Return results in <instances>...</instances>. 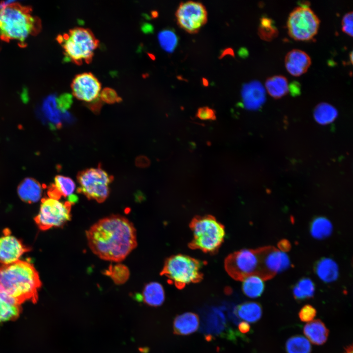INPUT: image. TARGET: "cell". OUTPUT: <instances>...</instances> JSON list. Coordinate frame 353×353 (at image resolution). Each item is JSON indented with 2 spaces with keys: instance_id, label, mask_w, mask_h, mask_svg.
Instances as JSON below:
<instances>
[{
  "instance_id": "15",
  "label": "cell",
  "mask_w": 353,
  "mask_h": 353,
  "mask_svg": "<svg viewBox=\"0 0 353 353\" xmlns=\"http://www.w3.org/2000/svg\"><path fill=\"white\" fill-rule=\"evenodd\" d=\"M241 95L244 106L249 110L259 109L266 100L265 90L257 80L244 84Z\"/></svg>"
},
{
  "instance_id": "32",
  "label": "cell",
  "mask_w": 353,
  "mask_h": 353,
  "mask_svg": "<svg viewBox=\"0 0 353 353\" xmlns=\"http://www.w3.org/2000/svg\"><path fill=\"white\" fill-rule=\"evenodd\" d=\"M286 350L287 353H310L311 346L305 337L295 335L287 341Z\"/></svg>"
},
{
  "instance_id": "16",
  "label": "cell",
  "mask_w": 353,
  "mask_h": 353,
  "mask_svg": "<svg viewBox=\"0 0 353 353\" xmlns=\"http://www.w3.org/2000/svg\"><path fill=\"white\" fill-rule=\"evenodd\" d=\"M261 267L270 274L280 273L290 266V260L287 254L281 250L272 249L263 255L261 254Z\"/></svg>"
},
{
  "instance_id": "30",
  "label": "cell",
  "mask_w": 353,
  "mask_h": 353,
  "mask_svg": "<svg viewBox=\"0 0 353 353\" xmlns=\"http://www.w3.org/2000/svg\"><path fill=\"white\" fill-rule=\"evenodd\" d=\"M338 115L336 109L327 102H321L315 108L314 117L319 124L327 125L332 122Z\"/></svg>"
},
{
  "instance_id": "36",
  "label": "cell",
  "mask_w": 353,
  "mask_h": 353,
  "mask_svg": "<svg viewBox=\"0 0 353 353\" xmlns=\"http://www.w3.org/2000/svg\"><path fill=\"white\" fill-rule=\"evenodd\" d=\"M316 310L312 305L306 304L303 306L299 312L300 319L304 322H311L316 316Z\"/></svg>"
},
{
  "instance_id": "21",
  "label": "cell",
  "mask_w": 353,
  "mask_h": 353,
  "mask_svg": "<svg viewBox=\"0 0 353 353\" xmlns=\"http://www.w3.org/2000/svg\"><path fill=\"white\" fill-rule=\"evenodd\" d=\"M303 333L312 343L321 345L327 341L329 331L322 321L316 319L305 325Z\"/></svg>"
},
{
  "instance_id": "39",
  "label": "cell",
  "mask_w": 353,
  "mask_h": 353,
  "mask_svg": "<svg viewBox=\"0 0 353 353\" xmlns=\"http://www.w3.org/2000/svg\"><path fill=\"white\" fill-rule=\"evenodd\" d=\"M342 30L347 34L353 36V12H349L343 16L342 20Z\"/></svg>"
},
{
  "instance_id": "8",
  "label": "cell",
  "mask_w": 353,
  "mask_h": 353,
  "mask_svg": "<svg viewBox=\"0 0 353 353\" xmlns=\"http://www.w3.org/2000/svg\"><path fill=\"white\" fill-rule=\"evenodd\" d=\"M319 25L318 17L306 4L295 8L287 22L289 35L297 40L311 39L317 33Z\"/></svg>"
},
{
  "instance_id": "40",
  "label": "cell",
  "mask_w": 353,
  "mask_h": 353,
  "mask_svg": "<svg viewBox=\"0 0 353 353\" xmlns=\"http://www.w3.org/2000/svg\"><path fill=\"white\" fill-rule=\"evenodd\" d=\"M57 101L59 109L64 112L70 107L72 103V96L69 93L62 94L57 97Z\"/></svg>"
},
{
  "instance_id": "34",
  "label": "cell",
  "mask_w": 353,
  "mask_h": 353,
  "mask_svg": "<svg viewBox=\"0 0 353 353\" xmlns=\"http://www.w3.org/2000/svg\"><path fill=\"white\" fill-rule=\"evenodd\" d=\"M158 39L161 47L166 51H173L176 46L177 37L174 31L164 29L158 33Z\"/></svg>"
},
{
  "instance_id": "7",
  "label": "cell",
  "mask_w": 353,
  "mask_h": 353,
  "mask_svg": "<svg viewBox=\"0 0 353 353\" xmlns=\"http://www.w3.org/2000/svg\"><path fill=\"white\" fill-rule=\"evenodd\" d=\"M112 179L101 168H90L79 173L78 189L88 199L103 202L109 196V185Z\"/></svg>"
},
{
  "instance_id": "17",
  "label": "cell",
  "mask_w": 353,
  "mask_h": 353,
  "mask_svg": "<svg viewBox=\"0 0 353 353\" xmlns=\"http://www.w3.org/2000/svg\"><path fill=\"white\" fill-rule=\"evenodd\" d=\"M284 61L287 70L294 76H299L304 73L311 64L309 55L299 49L290 50L286 54Z\"/></svg>"
},
{
  "instance_id": "42",
  "label": "cell",
  "mask_w": 353,
  "mask_h": 353,
  "mask_svg": "<svg viewBox=\"0 0 353 353\" xmlns=\"http://www.w3.org/2000/svg\"><path fill=\"white\" fill-rule=\"evenodd\" d=\"M142 29L145 32L148 33L152 31L153 26L149 23H146L143 25Z\"/></svg>"
},
{
  "instance_id": "35",
  "label": "cell",
  "mask_w": 353,
  "mask_h": 353,
  "mask_svg": "<svg viewBox=\"0 0 353 353\" xmlns=\"http://www.w3.org/2000/svg\"><path fill=\"white\" fill-rule=\"evenodd\" d=\"M258 33L262 39L271 40L277 35L278 31L271 19L263 17L260 20Z\"/></svg>"
},
{
  "instance_id": "14",
  "label": "cell",
  "mask_w": 353,
  "mask_h": 353,
  "mask_svg": "<svg viewBox=\"0 0 353 353\" xmlns=\"http://www.w3.org/2000/svg\"><path fill=\"white\" fill-rule=\"evenodd\" d=\"M201 331L206 334L207 339L212 335L222 333L227 327L223 307H209L201 311Z\"/></svg>"
},
{
  "instance_id": "20",
  "label": "cell",
  "mask_w": 353,
  "mask_h": 353,
  "mask_svg": "<svg viewBox=\"0 0 353 353\" xmlns=\"http://www.w3.org/2000/svg\"><path fill=\"white\" fill-rule=\"evenodd\" d=\"M315 271L322 281L330 283L335 281L339 276V268L336 262L330 258H323L315 266Z\"/></svg>"
},
{
  "instance_id": "4",
  "label": "cell",
  "mask_w": 353,
  "mask_h": 353,
  "mask_svg": "<svg viewBox=\"0 0 353 353\" xmlns=\"http://www.w3.org/2000/svg\"><path fill=\"white\" fill-rule=\"evenodd\" d=\"M193 238L189 244L192 249L214 253L217 252L225 237L224 226L211 215L196 216L190 223Z\"/></svg>"
},
{
  "instance_id": "31",
  "label": "cell",
  "mask_w": 353,
  "mask_h": 353,
  "mask_svg": "<svg viewBox=\"0 0 353 353\" xmlns=\"http://www.w3.org/2000/svg\"><path fill=\"white\" fill-rule=\"evenodd\" d=\"M315 290V286L313 281L305 277L301 279L295 284L293 293L296 299L301 301L312 297Z\"/></svg>"
},
{
  "instance_id": "29",
  "label": "cell",
  "mask_w": 353,
  "mask_h": 353,
  "mask_svg": "<svg viewBox=\"0 0 353 353\" xmlns=\"http://www.w3.org/2000/svg\"><path fill=\"white\" fill-rule=\"evenodd\" d=\"M333 231L331 222L324 217H318L311 223L310 233L316 239H324L329 237Z\"/></svg>"
},
{
  "instance_id": "22",
  "label": "cell",
  "mask_w": 353,
  "mask_h": 353,
  "mask_svg": "<svg viewBox=\"0 0 353 353\" xmlns=\"http://www.w3.org/2000/svg\"><path fill=\"white\" fill-rule=\"evenodd\" d=\"M42 189L39 183L31 178L24 179L18 188L21 200L28 203L38 202L42 196Z\"/></svg>"
},
{
  "instance_id": "5",
  "label": "cell",
  "mask_w": 353,
  "mask_h": 353,
  "mask_svg": "<svg viewBox=\"0 0 353 353\" xmlns=\"http://www.w3.org/2000/svg\"><path fill=\"white\" fill-rule=\"evenodd\" d=\"M58 42L62 44L66 58L77 64L90 62L98 47L99 41L88 28L77 27L68 33L59 35Z\"/></svg>"
},
{
  "instance_id": "18",
  "label": "cell",
  "mask_w": 353,
  "mask_h": 353,
  "mask_svg": "<svg viewBox=\"0 0 353 353\" xmlns=\"http://www.w3.org/2000/svg\"><path fill=\"white\" fill-rule=\"evenodd\" d=\"M199 324L200 320L198 315L192 312H186L177 316L174 319V332L177 335H188L196 331Z\"/></svg>"
},
{
  "instance_id": "6",
  "label": "cell",
  "mask_w": 353,
  "mask_h": 353,
  "mask_svg": "<svg viewBox=\"0 0 353 353\" xmlns=\"http://www.w3.org/2000/svg\"><path fill=\"white\" fill-rule=\"evenodd\" d=\"M203 262L189 256L177 254L167 258L160 273L168 282L178 289L186 285L200 281L203 277L202 272Z\"/></svg>"
},
{
  "instance_id": "37",
  "label": "cell",
  "mask_w": 353,
  "mask_h": 353,
  "mask_svg": "<svg viewBox=\"0 0 353 353\" xmlns=\"http://www.w3.org/2000/svg\"><path fill=\"white\" fill-rule=\"evenodd\" d=\"M196 117L202 120H215L216 119L215 111L207 106L200 107L197 110Z\"/></svg>"
},
{
  "instance_id": "44",
  "label": "cell",
  "mask_w": 353,
  "mask_h": 353,
  "mask_svg": "<svg viewBox=\"0 0 353 353\" xmlns=\"http://www.w3.org/2000/svg\"><path fill=\"white\" fill-rule=\"evenodd\" d=\"M238 54L242 57H245L247 55V50L244 48H241L238 51Z\"/></svg>"
},
{
  "instance_id": "33",
  "label": "cell",
  "mask_w": 353,
  "mask_h": 353,
  "mask_svg": "<svg viewBox=\"0 0 353 353\" xmlns=\"http://www.w3.org/2000/svg\"><path fill=\"white\" fill-rule=\"evenodd\" d=\"M105 274L109 276L116 284H122L129 278L130 272L128 268L125 265L118 263L111 265L105 271Z\"/></svg>"
},
{
  "instance_id": "10",
  "label": "cell",
  "mask_w": 353,
  "mask_h": 353,
  "mask_svg": "<svg viewBox=\"0 0 353 353\" xmlns=\"http://www.w3.org/2000/svg\"><path fill=\"white\" fill-rule=\"evenodd\" d=\"M261 267V254L258 251L243 249L228 255L225 260L227 274L235 280L257 274Z\"/></svg>"
},
{
  "instance_id": "43",
  "label": "cell",
  "mask_w": 353,
  "mask_h": 353,
  "mask_svg": "<svg viewBox=\"0 0 353 353\" xmlns=\"http://www.w3.org/2000/svg\"><path fill=\"white\" fill-rule=\"evenodd\" d=\"M227 54H229V55L234 56V52H233V50L231 48L226 49L222 52L220 57L221 58V57H223L224 56L227 55Z\"/></svg>"
},
{
  "instance_id": "2",
  "label": "cell",
  "mask_w": 353,
  "mask_h": 353,
  "mask_svg": "<svg viewBox=\"0 0 353 353\" xmlns=\"http://www.w3.org/2000/svg\"><path fill=\"white\" fill-rule=\"evenodd\" d=\"M41 286L38 273L31 263L19 260L9 264H0V293L19 304L26 301L36 303Z\"/></svg>"
},
{
  "instance_id": "38",
  "label": "cell",
  "mask_w": 353,
  "mask_h": 353,
  "mask_svg": "<svg viewBox=\"0 0 353 353\" xmlns=\"http://www.w3.org/2000/svg\"><path fill=\"white\" fill-rule=\"evenodd\" d=\"M100 96L103 101L108 103H113L120 99L115 91L110 88L103 89Z\"/></svg>"
},
{
  "instance_id": "27",
  "label": "cell",
  "mask_w": 353,
  "mask_h": 353,
  "mask_svg": "<svg viewBox=\"0 0 353 353\" xmlns=\"http://www.w3.org/2000/svg\"><path fill=\"white\" fill-rule=\"evenodd\" d=\"M235 313L238 317L246 322L254 323L260 319L262 309L257 303L246 302L235 307Z\"/></svg>"
},
{
  "instance_id": "24",
  "label": "cell",
  "mask_w": 353,
  "mask_h": 353,
  "mask_svg": "<svg viewBox=\"0 0 353 353\" xmlns=\"http://www.w3.org/2000/svg\"><path fill=\"white\" fill-rule=\"evenodd\" d=\"M142 299L149 305H161L165 300V292L162 285L157 282L147 283L142 292Z\"/></svg>"
},
{
  "instance_id": "25",
  "label": "cell",
  "mask_w": 353,
  "mask_h": 353,
  "mask_svg": "<svg viewBox=\"0 0 353 353\" xmlns=\"http://www.w3.org/2000/svg\"><path fill=\"white\" fill-rule=\"evenodd\" d=\"M76 189L74 181L70 177L57 176L54 178L53 188L49 192V197L59 199L60 196L70 197Z\"/></svg>"
},
{
  "instance_id": "9",
  "label": "cell",
  "mask_w": 353,
  "mask_h": 353,
  "mask_svg": "<svg viewBox=\"0 0 353 353\" xmlns=\"http://www.w3.org/2000/svg\"><path fill=\"white\" fill-rule=\"evenodd\" d=\"M71 204L50 197L43 199L35 218L36 224L42 230L63 226L71 220Z\"/></svg>"
},
{
  "instance_id": "19",
  "label": "cell",
  "mask_w": 353,
  "mask_h": 353,
  "mask_svg": "<svg viewBox=\"0 0 353 353\" xmlns=\"http://www.w3.org/2000/svg\"><path fill=\"white\" fill-rule=\"evenodd\" d=\"M41 110L43 117L52 126L58 127L61 125L64 112L58 107L56 95H50L44 99Z\"/></svg>"
},
{
  "instance_id": "13",
  "label": "cell",
  "mask_w": 353,
  "mask_h": 353,
  "mask_svg": "<svg viewBox=\"0 0 353 353\" xmlns=\"http://www.w3.org/2000/svg\"><path fill=\"white\" fill-rule=\"evenodd\" d=\"M29 250L6 228L3 236L0 237V264L7 265L14 263Z\"/></svg>"
},
{
  "instance_id": "12",
  "label": "cell",
  "mask_w": 353,
  "mask_h": 353,
  "mask_svg": "<svg viewBox=\"0 0 353 353\" xmlns=\"http://www.w3.org/2000/svg\"><path fill=\"white\" fill-rule=\"evenodd\" d=\"M71 88L74 96L85 102H93L99 97L101 84L91 73H83L76 75L73 79Z\"/></svg>"
},
{
  "instance_id": "26",
  "label": "cell",
  "mask_w": 353,
  "mask_h": 353,
  "mask_svg": "<svg viewBox=\"0 0 353 353\" xmlns=\"http://www.w3.org/2000/svg\"><path fill=\"white\" fill-rule=\"evenodd\" d=\"M242 281V290L244 294L251 298L260 297L263 293L265 284L262 276L252 274L244 277Z\"/></svg>"
},
{
  "instance_id": "11",
  "label": "cell",
  "mask_w": 353,
  "mask_h": 353,
  "mask_svg": "<svg viewBox=\"0 0 353 353\" xmlns=\"http://www.w3.org/2000/svg\"><path fill=\"white\" fill-rule=\"evenodd\" d=\"M176 16L177 24L189 33H196L207 21V13L201 2L192 0L181 2Z\"/></svg>"
},
{
  "instance_id": "3",
  "label": "cell",
  "mask_w": 353,
  "mask_h": 353,
  "mask_svg": "<svg viewBox=\"0 0 353 353\" xmlns=\"http://www.w3.org/2000/svg\"><path fill=\"white\" fill-rule=\"evenodd\" d=\"M40 28L39 20L32 15L28 6L12 1L0 9V38L4 41L15 40L23 44Z\"/></svg>"
},
{
  "instance_id": "23",
  "label": "cell",
  "mask_w": 353,
  "mask_h": 353,
  "mask_svg": "<svg viewBox=\"0 0 353 353\" xmlns=\"http://www.w3.org/2000/svg\"><path fill=\"white\" fill-rule=\"evenodd\" d=\"M21 311L22 308L16 300L0 293V324L16 320Z\"/></svg>"
},
{
  "instance_id": "28",
  "label": "cell",
  "mask_w": 353,
  "mask_h": 353,
  "mask_svg": "<svg viewBox=\"0 0 353 353\" xmlns=\"http://www.w3.org/2000/svg\"><path fill=\"white\" fill-rule=\"evenodd\" d=\"M268 93L274 98H280L289 91L287 78L281 75H275L268 77L265 83Z\"/></svg>"
},
{
  "instance_id": "1",
  "label": "cell",
  "mask_w": 353,
  "mask_h": 353,
  "mask_svg": "<svg viewBox=\"0 0 353 353\" xmlns=\"http://www.w3.org/2000/svg\"><path fill=\"white\" fill-rule=\"evenodd\" d=\"M88 245L100 258L120 263L137 246L136 230L126 217L112 215L103 218L86 231Z\"/></svg>"
},
{
  "instance_id": "41",
  "label": "cell",
  "mask_w": 353,
  "mask_h": 353,
  "mask_svg": "<svg viewBox=\"0 0 353 353\" xmlns=\"http://www.w3.org/2000/svg\"><path fill=\"white\" fill-rule=\"evenodd\" d=\"M250 326L246 322H241L238 326L239 331L242 333H247L250 330Z\"/></svg>"
},
{
  "instance_id": "45",
  "label": "cell",
  "mask_w": 353,
  "mask_h": 353,
  "mask_svg": "<svg viewBox=\"0 0 353 353\" xmlns=\"http://www.w3.org/2000/svg\"><path fill=\"white\" fill-rule=\"evenodd\" d=\"M353 346L350 345L345 349V351L344 353H353Z\"/></svg>"
}]
</instances>
